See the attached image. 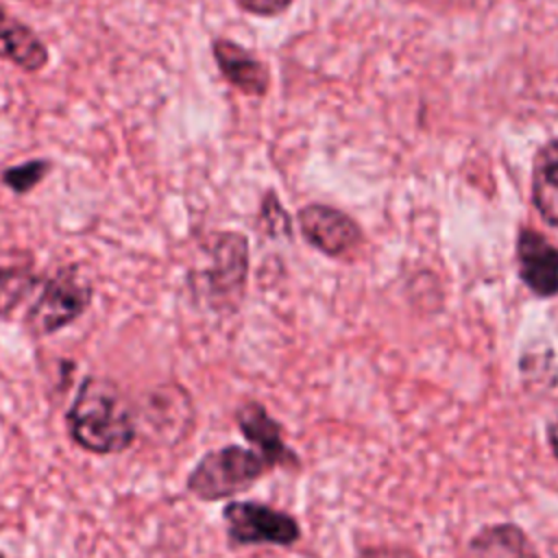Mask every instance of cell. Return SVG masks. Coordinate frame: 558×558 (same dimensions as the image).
Instances as JSON below:
<instances>
[{"mask_svg": "<svg viewBox=\"0 0 558 558\" xmlns=\"http://www.w3.org/2000/svg\"><path fill=\"white\" fill-rule=\"evenodd\" d=\"M65 423L74 445L96 456L122 453L137 438V418L122 390L96 375L81 381Z\"/></svg>", "mask_w": 558, "mask_h": 558, "instance_id": "6da1fadb", "label": "cell"}, {"mask_svg": "<svg viewBox=\"0 0 558 558\" xmlns=\"http://www.w3.org/2000/svg\"><path fill=\"white\" fill-rule=\"evenodd\" d=\"M268 471L270 464L253 447L225 445L207 451L192 466L185 488L201 501H222L246 493Z\"/></svg>", "mask_w": 558, "mask_h": 558, "instance_id": "7a4b0ae2", "label": "cell"}, {"mask_svg": "<svg viewBox=\"0 0 558 558\" xmlns=\"http://www.w3.org/2000/svg\"><path fill=\"white\" fill-rule=\"evenodd\" d=\"M92 296L94 288L87 275L78 266H65L44 283L26 312L24 325L35 338L57 333L87 312Z\"/></svg>", "mask_w": 558, "mask_h": 558, "instance_id": "3957f363", "label": "cell"}, {"mask_svg": "<svg viewBox=\"0 0 558 558\" xmlns=\"http://www.w3.org/2000/svg\"><path fill=\"white\" fill-rule=\"evenodd\" d=\"M222 521L231 547H290L303 534L294 514L253 499L227 501Z\"/></svg>", "mask_w": 558, "mask_h": 558, "instance_id": "277c9868", "label": "cell"}, {"mask_svg": "<svg viewBox=\"0 0 558 558\" xmlns=\"http://www.w3.org/2000/svg\"><path fill=\"white\" fill-rule=\"evenodd\" d=\"M248 272V244L242 233H218L209 246L205 292L209 305L220 312L238 307Z\"/></svg>", "mask_w": 558, "mask_h": 558, "instance_id": "5b68a950", "label": "cell"}, {"mask_svg": "<svg viewBox=\"0 0 558 558\" xmlns=\"http://www.w3.org/2000/svg\"><path fill=\"white\" fill-rule=\"evenodd\" d=\"M235 425L248 445L270 464V469H299L301 458L283 438V425L262 401L248 399L235 410Z\"/></svg>", "mask_w": 558, "mask_h": 558, "instance_id": "8992f818", "label": "cell"}, {"mask_svg": "<svg viewBox=\"0 0 558 558\" xmlns=\"http://www.w3.org/2000/svg\"><path fill=\"white\" fill-rule=\"evenodd\" d=\"M303 238L329 257H342L357 248L360 227L340 209L329 205H307L296 216Z\"/></svg>", "mask_w": 558, "mask_h": 558, "instance_id": "52a82bcc", "label": "cell"}, {"mask_svg": "<svg viewBox=\"0 0 558 558\" xmlns=\"http://www.w3.org/2000/svg\"><path fill=\"white\" fill-rule=\"evenodd\" d=\"M517 264L521 281L536 296L558 294V248L534 229H521L517 238Z\"/></svg>", "mask_w": 558, "mask_h": 558, "instance_id": "ba28073f", "label": "cell"}, {"mask_svg": "<svg viewBox=\"0 0 558 558\" xmlns=\"http://www.w3.org/2000/svg\"><path fill=\"white\" fill-rule=\"evenodd\" d=\"M462 558H543L527 532L512 521L486 523L471 534Z\"/></svg>", "mask_w": 558, "mask_h": 558, "instance_id": "9c48e42d", "label": "cell"}, {"mask_svg": "<svg viewBox=\"0 0 558 558\" xmlns=\"http://www.w3.org/2000/svg\"><path fill=\"white\" fill-rule=\"evenodd\" d=\"M211 52L220 74L246 96H264L270 85L268 68L240 44L218 37L211 44Z\"/></svg>", "mask_w": 558, "mask_h": 558, "instance_id": "30bf717a", "label": "cell"}, {"mask_svg": "<svg viewBox=\"0 0 558 558\" xmlns=\"http://www.w3.org/2000/svg\"><path fill=\"white\" fill-rule=\"evenodd\" d=\"M0 59L28 74L44 70L50 61V52L39 35L9 13L4 4H0Z\"/></svg>", "mask_w": 558, "mask_h": 558, "instance_id": "8fae6325", "label": "cell"}, {"mask_svg": "<svg viewBox=\"0 0 558 558\" xmlns=\"http://www.w3.org/2000/svg\"><path fill=\"white\" fill-rule=\"evenodd\" d=\"M192 399L181 386H161L148 399V423L163 438H183L192 425Z\"/></svg>", "mask_w": 558, "mask_h": 558, "instance_id": "7c38bea8", "label": "cell"}, {"mask_svg": "<svg viewBox=\"0 0 558 558\" xmlns=\"http://www.w3.org/2000/svg\"><path fill=\"white\" fill-rule=\"evenodd\" d=\"M532 201L541 218L558 227V140L543 144L534 157Z\"/></svg>", "mask_w": 558, "mask_h": 558, "instance_id": "4fadbf2b", "label": "cell"}, {"mask_svg": "<svg viewBox=\"0 0 558 558\" xmlns=\"http://www.w3.org/2000/svg\"><path fill=\"white\" fill-rule=\"evenodd\" d=\"M39 286V277L22 268L0 266V318L9 316L17 305H22Z\"/></svg>", "mask_w": 558, "mask_h": 558, "instance_id": "5bb4252c", "label": "cell"}, {"mask_svg": "<svg viewBox=\"0 0 558 558\" xmlns=\"http://www.w3.org/2000/svg\"><path fill=\"white\" fill-rule=\"evenodd\" d=\"M50 170H52V163L48 159H31V161H24L20 166L7 168L2 172V183L9 190H13L15 194H26L35 185H39Z\"/></svg>", "mask_w": 558, "mask_h": 558, "instance_id": "9a60e30c", "label": "cell"}, {"mask_svg": "<svg viewBox=\"0 0 558 558\" xmlns=\"http://www.w3.org/2000/svg\"><path fill=\"white\" fill-rule=\"evenodd\" d=\"M244 11H251L255 15H277L286 11L292 0H238Z\"/></svg>", "mask_w": 558, "mask_h": 558, "instance_id": "2e32d148", "label": "cell"}, {"mask_svg": "<svg viewBox=\"0 0 558 558\" xmlns=\"http://www.w3.org/2000/svg\"><path fill=\"white\" fill-rule=\"evenodd\" d=\"M545 432H547V445L551 449V456L558 462V414L547 423Z\"/></svg>", "mask_w": 558, "mask_h": 558, "instance_id": "e0dca14e", "label": "cell"}, {"mask_svg": "<svg viewBox=\"0 0 558 558\" xmlns=\"http://www.w3.org/2000/svg\"><path fill=\"white\" fill-rule=\"evenodd\" d=\"M0 558H7V556H4V554H2V551H0Z\"/></svg>", "mask_w": 558, "mask_h": 558, "instance_id": "ac0fdd59", "label": "cell"}]
</instances>
